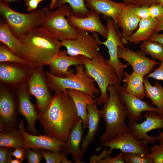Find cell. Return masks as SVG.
<instances>
[{
    "mask_svg": "<svg viewBox=\"0 0 163 163\" xmlns=\"http://www.w3.org/2000/svg\"><path fill=\"white\" fill-rule=\"evenodd\" d=\"M1 147L14 149L17 148L25 149L24 139L18 128L7 132H0Z\"/></svg>",
    "mask_w": 163,
    "mask_h": 163,
    "instance_id": "cell-30",
    "label": "cell"
},
{
    "mask_svg": "<svg viewBox=\"0 0 163 163\" xmlns=\"http://www.w3.org/2000/svg\"><path fill=\"white\" fill-rule=\"evenodd\" d=\"M107 91L108 99L100 110L101 117L106 124L105 131L100 138V144L130 131L128 125L125 122L126 118L128 116V111L116 86H109Z\"/></svg>",
    "mask_w": 163,
    "mask_h": 163,
    "instance_id": "cell-3",
    "label": "cell"
},
{
    "mask_svg": "<svg viewBox=\"0 0 163 163\" xmlns=\"http://www.w3.org/2000/svg\"><path fill=\"white\" fill-rule=\"evenodd\" d=\"M26 77L24 70L11 65L2 63L0 65V79L3 82L16 83L23 81Z\"/></svg>",
    "mask_w": 163,
    "mask_h": 163,
    "instance_id": "cell-29",
    "label": "cell"
},
{
    "mask_svg": "<svg viewBox=\"0 0 163 163\" xmlns=\"http://www.w3.org/2000/svg\"><path fill=\"white\" fill-rule=\"evenodd\" d=\"M119 95L127 110L129 121L137 122L142 118L144 111H154L163 116V111L157 107L150 105L148 102L129 93L126 90V84L116 85Z\"/></svg>",
    "mask_w": 163,
    "mask_h": 163,
    "instance_id": "cell-12",
    "label": "cell"
},
{
    "mask_svg": "<svg viewBox=\"0 0 163 163\" xmlns=\"http://www.w3.org/2000/svg\"><path fill=\"white\" fill-rule=\"evenodd\" d=\"M29 91L37 101L39 110L42 113L49 108L53 98L51 95L42 73L36 71L32 74L29 81Z\"/></svg>",
    "mask_w": 163,
    "mask_h": 163,
    "instance_id": "cell-16",
    "label": "cell"
},
{
    "mask_svg": "<svg viewBox=\"0 0 163 163\" xmlns=\"http://www.w3.org/2000/svg\"><path fill=\"white\" fill-rule=\"evenodd\" d=\"M72 14L71 8L66 4L60 5L54 10L49 9L40 27L60 41L75 39L78 31L70 24L66 17Z\"/></svg>",
    "mask_w": 163,
    "mask_h": 163,
    "instance_id": "cell-7",
    "label": "cell"
},
{
    "mask_svg": "<svg viewBox=\"0 0 163 163\" xmlns=\"http://www.w3.org/2000/svg\"><path fill=\"white\" fill-rule=\"evenodd\" d=\"M150 152L145 156L152 158L154 163H163V141L149 148Z\"/></svg>",
    "mask_w": 163,
    "mask_h": 163,
    "instance_id": "cell-35",
    "label": "cell"
},
{
    "mask_svg": "<svg viewBox=\"0 0 163 163\" xmlns=\"http://www.w3.org/2000/svg\"><path fill=\"white\" fill-rule=\"evenodd\" d=\"M149 7L146 6L135 5L134 8V11L135 14L141 19L147 18L150 17Z\"/></svg>",
    "mask_w": 163,
    "mask_h": 163,
    "instance_id": "cell-40",
    "label": "cell"
},
{
    "mask_svg": "<svg viewBox=\"0 0 163 163\" xmlns=\"http://www.w3.org/2000/svg\"><path fill=\"white\" fill-rule=\"evenodd\" d=\"M139 48L145 54L150 56L152 59L163 61V45L161 44L149 40L142 42Z\"/></svg>",
    "mask_w": 163,
    "mask_h": 163,
    "instance_id": "cell-31",
    "label": "cell"
},
{
    "mask_svg": "<svg viewBox=\"0 0 163 163\" xmlns=\"http://www.w3.org/2000/svg\"><path fill=\"white\" fill-rule=\"evenodd\" d=\"M88 115V132L82 139L81 149L85 152L88 146L94 141V136L99 129V123L101 118L100 110L97 105L94 104H88L87 107Z\"/></svg>",
    "mask_w": 163,
    "mask_h": 163,
    "instance_id": "cell-23",
    "label": "cell"
},
{
    "mask_svg": "<svg viewBox=\"0 0 163 163\" xmlns=\"http://www.w3.org/2000/svg\"><path fill=\"white\" fill-rule=\"evenodd\" d=\"M75 72L69 69L67 75L65 77L55 75L50 72L46 75L48 85L55 92L61 91L68 93L67 89L78 90L87 94L94 99L95 94L100 93L95 81L87 74L83 65L75 66Z\"/></svg>",
    "mask_w": 163,
    "mask_h": 163,
    "instance_id": "cell-5",
    "label": "cell"
},
{
    "mask_svg": "<svg viewBox=\"0 0 163 163\" xmlns=\"http://www.w3.org/2000/svg\"><path fill=\"white\" fill-rule=\"evenodd\" d=\"M123 2L126 4H133V2L132 0H123Z\"/></svg>",
    "mask_w": 163,
    "mask_h": 163,
    "instance_id": "cell-53",
    "label": "cell"
},
{
    "mask_svg": "<svg viewBox=\"0 0 163 163\" xmlns=\"http://www.w3.org/2000/svg\"><path fill=\"white\" fill-rule=\"evenodd\" d=\"M66 3L69 4L71 8L72 14L76 16L84 17L89 12V10L86 6L85 0H57L54 9L60 5Z\"/></svg>",
    "mask_w": 163,
    "mask_h": 163,
    "instance_id": "cell-32",
    "label": "cell"
},
{
    "mask_svg": "<svg viewBox=\"0 0 163 163\" xmlns=\"http://www.w3.org/2000/svg\"><path fill=\"white\" fill-rule=\"evenodd\" d=\"M12 149L9 147H0V163H10L13 156Z\"/></svg>",
    "mask_w": 163,
    "mask_h": 163,
    "instance_id": "cell-38",
    "label": "cell"
},
{
    "mask_svg": "<svg viewBox=\"0 0 163 163\" xmlns=\"http://www.w3.org/2000/svg\"><path fill=\"white\" fill-rule=\"evenodd\" d=\"M28 11L32 12L37 10L39 4L38 0H24Z\"/></svg>",
    "mask_w": 163,
    "mask_h": 163,
    "instance_id": "cell-43",
    "label": "cell"
},
{
    "mask_svg": "<svg viewBox=\"0 0 163 163\" xmlns=\"http://www.w3.org/2000/svg\"><path fill=\"white\" fill-rule=\"evenodd\" d=\"M100 15L95 11L90 9L87 15L80 17L72 14L67 17L70 24L78 31L98 33L102 37L107 39L108 30L100 19Z\"/></svg>",
    "mask_w": 163,
    "mask_h": 163,
    "instance_id": "cell-17",
    "label": "cell"
},
{
    "mask_svg": "<svg viewBox=\"0 0 163 163\" xmlns=\"http://www.w3.org/2000/svg\"><path fill=\"white\" fill-rule=\"evenodd\" d=\"M50 9L44 7L23 13L11 8L7 3L0 1V13L14 35L19 39L28 32L41 26L46 14Z\"/></svg>",
    "mask_w": 163,
    "mask_h": 163,
    "instance_id": "cell-6",
    "label": "cell"
},
{
    "mask_svg": "<svg viewBox=\"0 0 163 163\" xmlns=\"http://www.w3.org/2000/svg\"><path fill=\"white\" fill-rule=\"evenodd\" d=\"M98 39L97 33L91 35L88 32L78 31L75 39L63 40L61 42V46L66 48L68 55L72 56L82 55L92 59L99 52L100 44Z\"/></svg>",
    "mask_w": 163,
    "mask_h": 163,
    "instance_id": "cell-8",
    "label": "cell"
},
{
    "mask_svg": "<svg viewBox=\"0 0 163 163\" xmlns=\"http://www.w3.org/2000/svg\"><path fill=\"white\" fill-rule=\"evenodd\" d=\"M124 152L122 151L116 157L111 158L109 153L104 158L98 161L97 163H124Z\"/></svg>",
    "mask_w": 163,
    "mask_h": 163,
    "instance_id": "cell-39",
    "label": "cell"
},
{
    "mask_svg": "<svg viewBox=\"0 0 163 163\" xmlns=\"http://www.w3.org/2000/svg\"><path fill=\"white\" fill-rule=\"evenodd\" d=\"M83 65L80 56L68 55L66 50H60L57 56L48 65L50 72L60 77H65L68 74L69 67L72 66Z\"/></svg>",
    "mask_w": 163,
    "mask_h": 163,
    "instance_id": "cell-21",
    "label": "cell"
},
{
    "mask_svg": "<svg viewBox=\"0 0 163 163\" xmlns=\"http://www.w3.org/2000/svg\"><path fill=\"white\" fill-rule=\"evenodd\" d=\"M134 4L137 6L149 7L154 4H158L157 0H132Z\"/></svg>",
    "mask_w": 163,
    "mask_h": 163,
    "instance_id": "cell-44",
    "label": "cell"
},
{
    "mask_svg": "<svg viewBox=\"0 0 163 163\" xmlns=\"http://www.w3.org/2000/svg\"><path fill=\"white\" fill-rule=\"evenodd\" d=\"M148 145L149 142L145 139H136L130 130L100 144L101 147L97 150L107 147L109 148V151L110 154L113 150L116 149L124 152L134 153L145 155L150 152Z\"/></svg>",
    "mask_w": 163,
    "mask_h": 163,
    "instance_id": "cell-10",
    "label": "cell"
},
{
    "mask_svg": "<svg viewBox=\"0 0 163 163\" xmlns=\"http://www.w3.org/2000/svg\"><path fill=\"white\" fill-rule=\"evenodd\" d=\"M156 19L158 23L154 30V34L158 33L160 32L163 31V13Z\"/></svg>",
    "mask_w": 163,
    "mask_h": 163,
    "instance_id": "cell-47",
    "label": "cell"
},
{
    "mask_svg": "<svg viewBox=\"0 0 163 163\" xmlns=\"http://www.w3.org/2000/svg\"><path fill=\"white\" fill-rule=\"evenodd\" d=\"M135 5L133 4H126L117 19L116 24L122 29L121 36L124 44L128 43V39L133 31L137 29L141 20L134 12Z\"/></svg>",
    "mask_w": 163,
    "mask_h": 163,
    "instance_id": "cell-19",
    "label": "cell"
},
{
    "mask_svg": "<svg viewBox=\"0 0 163 163\" xmlns=\"http://www.w3.org/2000/svg\"><path fill=\"white\" fill-rule=\"evenodd\" d=\"M19 39L22 45L20 56L34 69L48 65L62 46L60 41L41 27L32 29Z\"/></svg>",
    "mask_w": 163,
    "mask_h": 163,
    "instance_id": "cell-2",
    "label": "cell"
},
{
    "mask_svg": "<svg viewBox=\"0 0 163 163\" xmlns=\"http://www.w3.org/2000/svg\"><path fill=\"white\" fill-rule=\"evenodd\" d=\"M86 6L105 18L112 19L115 22L118 15L126 4L112 0H85Z\"/></svg>",
    "mask_w": 163,
    "mask_h": 163,
    "instance_id": "cell-22",
    "label": "cell"
},
{
    "mask_svg": "<svg viewBox=\"0 0 163 163\" xmlns=\"http://www.w3.org/2000/svg\"><path fill=\"white\" fill-rule=\"evenodd\" d=\"M107 149V147H105L102 153L99 156L96 155H93L91 158L89 162L97 163L99 160L105 158L109 153H110Z\"/></svg>",
    "mask_w": 163,
    "mask_h": 163,
    "instance_id": "cell-46",
    "label": "cell"
},
{
    "mask_svg": "<svg viewBox=\"0 0 163 163\" xmlns=\"http://www.w3.org/2000/svg\"><path fill=\"white\" fill-rule=\"evenodd\" d=\"M145 78H152L158 80L163 81V61H161L160 66L153 72H150Z\"/></svg>",
    "mask_w": 163,
    "mask_h": 163,
    "instance_id": "cell-41",
    "label": "cell"
},
{
    "mask_svg": "<svg viewBox=\"0 0 163 163\" xmlns=\"http://www.w3.org/2000/svg\"><path fill=\"white\" fill-rule=\"evenodd\" d=\"M145 120L140 123L129 121V129L135 138L143 139L149 143L153 144L157 141L156 137L152 136L147 133L152 130L163 128V116L154 111H148L144 114Z\"/></svg>",
    "mask_w": 163,
    "mask_h": 163,
    "instance_id": "cell-14",
    "label": "cell"
},
{
    "mask_svg": "<svg viewBox=\"0 0 163 163\" xmlns=\"http://www.w3.org/2000/svg\"><path fill=\"white\" fill-rule=\"evenodd\" d=\"M43 158L46 163H62L65 156L67 155L63 152H52L41 149Z\"/></svg>",
    "mask_w": 163,
    "mask_h": 163,
    "instance_id": "cell-34",
    "label": "cell"
},
{
    "mask_svg": "<svg viewBox=\"0 0 163 163\" xmlns=\"http://www.w3.org/2000/svg\"><path fill=\"white\" fill-rule=\"evenodd\" d=\"M18 128L24 138L25 149H43L52 152L63 151L65 142L62 140L46 134L37 135L27 133L24 129V119L20 120Z\"/></svg>",
    "mask_w": 163,
    "mask_h": 163,
    "instance_id": "cell-13",
    "label": "cell"
},
{
    "mask_svg": "<svg viewBox=\"0 0 163 163\" xmlns=\"http://www.w3.org/2000/svg\"><path fill=\"white\" fill-rule=\"evenodd\" d=\"M0 41L14 54L20 56L21 43L12 32L6 22L0 23Z\"/></svg>",
    "mask_w": 163,
    "mask_h": 163,
    "instance_id": "cell-27",
    "label": "cell"
},
{
    "mask_svg": "<svg viewBox=\"0 0 163 163\" xmlns=\"http://www.w3.org/2000/svg\"><path fill=\"white\" fill-rule=\"evenodd\" d=\"M18 101L8 91H2L0 94V132L18 128Z\"/></svg>",
    "mask_w": 163,
    "mask_h": 163,
    "instance_id": "cell-11",
    "label": "cell"
},
{
    "mask_svg": "<svg viewBox=\"0 0 163 163\" xmlns=\"http://www.w3.org/2000/svg\"><path fill=\"white\" fill-rule=\"evenodd\" d=\"M82 121L81 119L73 126L63 146V151L67 155H72L75 163H83L82 161L84 153L80 146L83 133Z\"/></svg>",
    "mask_w": 163,
    "mask_h": 163,
    "instance_id": "cell-20",
    "label": "cell"
},
{
    "mask_svg": "<svg viewBox=\"0 0 163 163\" xmlns=\"http://www.w3.org/2000/svg\"><path fill=\"white\" fill-rule=\"evenodd\" d=\"M150 17L157 18L160 16L163 13V7L159 4H154L149 7Z\"/></svg>",
    "mask_w": 163,
    "mask_h": 163,
    "instance_id": "cell-42",
    "label": "cell"
},
{
    "mask_svg": "<svg viewBox=\"0 0 163 163\" xmlns=\"http://www.w3.org/2000/svg\"><path fill=\"white\" fill-rule=\"evenodd\" d=\"M81 119L72 99L68 93L61 91L55 92L47 109L38 113V120L46 134L65 142Z\"/></svg>",
    "mask_w": 163,
    "mask_h": 163,
    "instance_id": "cell-1",
    "label": "cell"
},
{
    "mask_svg": "<svg viewBox=\"0 0 163 163\" xmlns=\"http://www.w3.org/2000/svg\"><path fill=\"white\" fill-rule=\"evenodd\" d=\"M62 163H72L71 161L69 160L67 158V155H66L63 160Z\"/></svg>",
    "mask_w": 163,
    "mask_h": 163,
    "instance_id": "cell-52",
    "label": "cell"
},
{
    "mask_svg": "<svg viewBox=\"0 0 163 163\" xmlns=\"http://www.w3.org/2000/svg\"><path fill=\"white\" fill-rule=\"evenodd\" d=\"M40 2L43 1V0H38Z\"/></svg>",
    "mask_w": 163,
    "mask_h": 163,
    "instance_id": "cell-56",
    "label": "cell"
},
{
    "mask_svg": "<svg viewBox=\"0 0 163 163\" xmlns=\"http://www.w3.org/2000/svg\"><path fill=\"white\" fill-rule=\"evenodd\" d=\"M80 56L87 74L96 82L99 88L100 94L97 99V105L103 104L109 98L108 87L120 84L121 82L114 69L107 64L106 59L100 52L92 59L84 56Z\"/></svg>",
    "mask_w": 163,
    "mask_h": 163,
    "instance_id": "cell-4",
    "label": "cell"
},
{
    "mask_svg": "<svg viewBox=\"0 0 163 163\" xmlns=\"http://www.w3.org/2000/svg\"><path fill=\"white\" fill-rule=\"evenodd\" d=\"M158 21L156 18H149L141 19L139 27L136 31L133 33L128 40V42L138 44L141 42L149 40L158 24Z\"/></svg>",
    "mask_w": 163,
    "mask_h": 163,
    "instance_id": "cell-25",
    "label": "cell"
},
{
    "mask_svg": "<svg viewBox=\"0 0 163 163\" xmlns=\"http://www.w3.org/2000/svg\"><path fill=\"white\" fill-rule=\"evenodd\" d=\"M123 157L126 163H154L152 158L136 153L124 152Z\"/></svg>",
    "mask_w": 163,
    "mask_h": 163,
    "instance_id": "cell-36",
    "label": "cell"
},
{
    "mask_svg": "<svg viewBox=\"0 0 163 163\" xmlns=\"http://www.w3.org/2000/svg\"><path fill=\"white\" fill-rule=\"evenodd\" d=\"M30 94L25 87L19 90L18 94V112L26 121V131L31 134L37 135L39 132L36 129L35 124L38 120V113L30 101Z\"/></svg>",
    "mask_w": 163,
    "mask_h": 163,
    "instance_id": "cell-18",
    "label": "cell"
},
{
    "mask_svg": "<svg viewBox=\"0 0 163 163\" xmlns=\"http://www.w3.org/2000/svg\"><path fill=\"white\" fill-rule=\"evenodd\" d=\"M108 35L104 42L98 39L100 44L106 46L108 49L110 56L109 59H106L107 62L111 66L115 71L119 80L121 82L124 76L125 68L128 65H125L119 60L118 55V49L119 47H124L121 34L117 31V25L111 18H108L107 21Z\"/></svg>",
    "mask_w": 163,
    "mask_h": 163,
    "instance_id": "cell-9",
    "label": "cell"
},
{
    "mask_svg": "<svg viewBox=\"0 0 163 163\" xmlns=\"http://www.w3.org/2000/svg\"><path fill=\"white\" fill-rule=\"evenodd\" d=\"M28 163H40L43 158L41 149H25V155Z\"/></svg>",
    "mask_w": 163,
    "mask_h": 163,
    "instance_id": "cell-37",
    "label": "cell"
},
{
    "mask_svg": "<svg viewBox=\"0 0 163 163\" xmlns=\"http://www.w3.org/2000/svg\"><path fill=\"white\" fill-rule=\"evenodd\" d=\"M145 97L150 99L153 105L163 111V87L156 82L152 85L148 78H144Z\"/></svg>",
    "mask_w": 163,
    "mask_h": 163,
    "instance_id": "cell-28",
    "label": "cell"
},
{
    "mask_svg": "<svg viewBox=\"0 0 163 163\" xmlns=\"http://www.w3.org/2000/svg\"><path fill=\"white\" fill-rule=\"evenodd\" d=\"M124 76L122 82L126 84V90L141 99L145 97L144 77L134 72L129 74L126 71L125 72Z\"/></svg>",
    "mask_w": 163,
    "mask_h": 163,
    "instance_id": "cell-26",
    "label": "cell"
},
{
    "mask_svg": "<svg viewBox=\"0 0 163 163\" xmlns=\"http://www.w3.org/2000/svg\"><path fill=\"white\" fill-rule=\"evenodd\" d=\"M7 3H10L15 1H16L19 0H1Z\"/></svg>",
    "mask_w": 163,
    "mask_h": 163,
    "instance_id": "cell-55",
    "label": "cell"
},
{
    "mask_svg": "<svg viewBox=\"0 0 163 163\" xmlns=\"http://www.w3.org/2000/svg\"><path fill=\"white\" fill-rule=\"evenodd\" d=\"M157 141L159 142L163 141V131L156 137Z\"/></svg>",
    "mask_w": 163,
    "mask_h": 163,
    "instance_id": "cell-50",
    "label": "cell"
},
{
    "mask_svg": "<svg viewBox=\"0 0 163 163\" xmlns=\"http://www.w3.org/2000/svg\"><path fill=\"white\" fill-rule=\"evenodd\" d=\"M119 58L127 62L132 67L133 72L144 77L149 74L154 67L160 63L146 56L140 50L134 51L129 48L119 47L118 49Z\"/></svg>",
    "mask_w": 163,
    "mask_h": 163,
    "instance_id": "cell-15",
    "label": "cell"
},
{
    "mask_svg": "<svg viewBox=\"0 0 163 163\" xmlns=\"http://www.w3.org/2000/svg\"><path fill=\"white\" fill-rule=\"evenodd\" d=\"M149 40L158 42L163 45V33L161 34H153Z\"/></svg>",
    "mask_w": 163,
    "mask_h": 163,
    "instance_id": "cell-48",
    "label": "cell"
},
{
    "mask_svg": "<svg viewBox=\"0 0 163 163\" xmlns=\"http://www.w3.org/2000/svg\"><path fill=\"white\" fill-rule=\"evenodd\" d=\"M12 154L13 156L15 158L23 161L25 155V149L23 148L14 149V150L12 152Z\"/></svg>",
    "mask_w": 163,
    "mask_h": 163,
    "instance_id": "cell-45",
    "label": "cell"
},
{
    "mask_svg": "<svg viewBox=\"0 0 163 163\" xmlns=\"http://www.w3.org/2000/svg\"><path fill=\"white\" fill-rule=\"evenodd\" d=\"M68 94L73 101L79 116L83 123V128L88 127V115L87 105L95 104L97 101L90 95L83 92L73 89L67 90Z\"/></svg>",
    "mask_w": 163,
    "mask_h": 163,
    "instance_id": "cell-24",
    "label": "cell"
},
{
    "mask_svg": "<svg viewBox=\"0 0 163 163\" xmlns=\"http://www.w3.org/2000/svg\"><path fill=\"white\" fill-rule=\"evenodd\" d=\"M57 0H51L50 4L48 7L50 10H53L54 9Z\"/></svg>",
    "mask_w": 163,
    "mask_h": 163,
    "instance_id": "cell-49",
    "label": "cell"
},
{
    "mask_svg": "<svg viewBox=\"0 0 163 163\" xmlns=\"http://www.w3.org/2000/svg\"><path fill=\"white\" fill-rule=\"evenodd\" d=\"M158 4L161 5L163 7V0H157Z\"/></svg>",
    "mask_w": 163,
    "mask_h": 163,
    "instance_id": "cell-54",
    "label": "cell"
},
{
    "mask_svg": "<svg viewBox=\"0 0 163 163\" xmlns=\"http://www.w3.org/2000/svg\"><path fill=\"white\" fill-rule=\"evenodd\" d=\"M0 62H12L19 64L27 65L25 60L22 57L13 53L8 47L2 44L0 46Z\"/></svg>",
    "mask_w": 163,
    "mask_h": 163,
    "instance_id": "cell-33",
    "label": "cell"
},
{
    "mask_svg": "<svg viewBox=\"0 0 163 163\" xmlns=\"http://www.w3.org/2000/svg\"><path fill=\"white\" fill-rule=\"evenodd\" d=\"M22 161L21 160L15 158L14 159H12L10 161V163H21L22 162Z\"/></svg>",
    "mask_w": 163,
    "mask_h": 163,
    "instance_id": "cell-51",
    "label": "cell"
}]
</instances>
